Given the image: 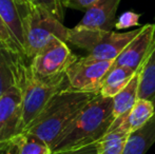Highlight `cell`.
Masks as SVG:
<instances>
[{
    "label": "cell",
    "mask_w": 155,
    "mask_h": 154,
    "mask_svg": "<svg viewBox=\"0 0 155 154\" xmlns=\"http://www.w3.org/2000/svg\"><path fill=\"white\" fill-rule=\"evenodd\" d=\"M113 123V99L98 93L62 132L52 152L96 144L110 131Z\"/></svg>",
    "instance_id": "6da1fadb"
},
{
    "label": "cell",
    "mask_w": 155,
    "mask_h": 154,
    "mask_svg": "<svg viewBox=\"0 0 155 154\" xmlns=\"http://www.w3.org/2000/svg\"><path fill=\"white\" fill-rule=\"evenodd\" d=\"M97 94L74 91L69 88L60 91L25 131L38 136L52 149L62 132Z\"/></svg>",
    "instance_id": "7a4b0ae2"
},
{
    "label": "cell",
    "mask_w": 155,
    "mask_h": 154,
    "mask_svg": "<svg viewBox=\"0 0 155 154\" xmlns=\"http://www.w3.org/2000/svg\"><path fill=\"white\" fill-rule=\"evenodd\" d=\"M25 56L31 59L54 39L68 42L69 30L54 15L30 0L23 3Z\"/></svg>",
    "instance_id": "3957f363"
},
{
    "label": "cell",
    "mask_w": 155,
    "mask_h": 154,
    "mask_svg": "<svg viewBox=\"0 0 155 154\" xmlns=\"http://www.w3.org/2000/svg\"><path fill=\"white\" fill-rule=\"evenodd\" d=\"M22 96V127L23 131L43 111L49 101L57 93L69 88L65 73L53 77H40L33 73L29 66H25L20 82Z\"/></svg>",
    "instance_id": "277c9868"
},
{
    "label": "cell",
    "mask_w": 155,
    "mask_h": 154,
    "mask_svg": "<svg viewBox=\"0 0 155 154\" xmlns=\"http://www.w3.org/2000/svg\"><path fill=\"white\" fill-rule=\"evenodd\" d=\"M143 25L126 33L74 27L69 30L68 43L82 49L98 60H113L139 33Z\"/></svg>",
    "instance_id": "5b68a950"
},
{
    "label": "cell",
    "mask_w": 155,
    "mask_h": 154,
    "mask_svg": "<svg viewBox=\"0 0 155 154\" xmlns=\"http://www.w3.org/2000/svg\"><path fill=\"white\" fill-rule=\"evenodd\" d=\"M112 64L113 60H98L89 55L78 57L65 71L69 89L80 92L99 93L102 80Z\"/></svg>",
    "instance_id": "8992f818"
},
{
    "label": "cell",
    "mask_w": 155,
    "mask_h": 154,
    "mask_svg": "<svg viewBox=\"0 0 155 154\" xmlns=\"http://www.w3.org/2000/svg\"><path fill=\"white\" fill-rule=\"evenodd\" d=\"M77 59V56L68 47V42L54 39L30 59V68L37 76L53 77L65 73L68 68Z\"/></svg>",
    "instance_id": "52a82bcc"
},
{
    "label": "cell",
    "mask_w": 155,
    "mask_h": 154,
    "mask_svg": "<svg viewBox=\"0 0 155 154\" xmlns=\"http://www.w3.org/2000/svg\"><path fill=\"white\" fill-rule=\"evenodd\" d=\"M23 132L22 96L20 86H15L0 98V144Z\"/></svg>",
    "instance_id": "ba28073f"
},
{
    "label": "cell",
    "mask_w": 155,
    "mask_h": 154,
    "mask_svg": "<svg viewBox=\"0 0 155 154\" xmlns=\"http://www.w3.org/2000/svg\"><path fill=\"white\" fill-rule=\"evenodd\" d=\"M155 43V23L143 25L140 33L136 36L113 61L111 69L124 67L138 70L149 57Z\"/></svg>",
    "instance_id": "9c48e42d"
},
{
    "label": "cell",
    "mask_w": 155,
    "mask_h": 154,
    "mask_svg": "<svg viewBox=\"0 0 155 154\" xmlns=\"http://www.w3.org/2000/svg\"><path fill=\"white\" fill-rule=\"evenodd\" d=\"M121 0H98L86 11L82 19L76 27L82 29L113 31L115 28V16Z\"/></svg>",
    "instance_id": "30bf717a"
},
{
    "label": "cell",
    "mask_w": 155,
    "mask_h": 154,
    "mask_svg": "<svg viewBox=\"0 0 155 154\" xmlns=\"http://www.w3.org/2000/svg\"><path fill=\"white\" fill-rule=\"evenodd\" d=\"M27 66L25 57L10 51L0 42V98L15 86H20Z\"/></svg>",
    "instance_id": "8fae6325"
},
{
    "label": "cell",
    "mask_w": 155,
    "mask_h": 154,
    "mask_svg": "<svg viewBox=\"0 0 155 154\" xmlns=\"http://www.w3.org/2000/svg\"><path fill=\"white\" fill-rule=\"evenodd\" d=\"M25 1L27 0H0V16L19 45L23 56L25 47L23 3Z\"/></svg>",
    "instance_id": "7c38bea8"
},
{
    "label": "cell",
    "mask_w": 155,
    "mask_h": 154,
    "mask_svg": "<svg viewBox=\"0 0 155 154\" xmlns=\"http://www.w3.org/2000/svg\"><path fill=\"white\" fill-rule=\"evenodd\" d=\"M143 64L137 70L136 74L133 76L131 81L112 98L114 120L128 114L131 111V109L134 107L136 101L139 99V87H140L141 72H143Z\"/></svg>",
    "instance_id": "4fadbf2b"
},
{
    "label": "cell",
    "mask_w": 155,
    "mask_h": 154,
    "mask_svg": "<svg viewBox=\"0 0 155 154\" xmlns=\"http://www.w3.org/2000/svg\"><path fill=\"white\" fill-rule=\"evenodd\" d=\"M6 154H52V149L31 132L23 131L5 143Z\"/></svg>",
    "instance_id": "5bb4252c"
},
{
    "label": "cell",
    "mask_w": 155,
    "mask_h": 154,
    "mask_svg": "<svg viewBox=\"0 0 155 154\" xmlns=\"http://www.w3.org/2000/svg\"><path fill=\"white\" fill-rule=\"evenodd\" d=\"M129 135L130 132L121 117L115 119L110 131L97 142L98 154H123Z\"/></svg>",
    "instance_id": "9a60e30c"
},
{
    "label": "cell",
    "mask_w": 155,
    "mask_h": 154,
    "mask_svg": "<svg viewBox=\"0 0 155 154\" xmlns=\"http://www.w3.org/2000/svg\"><path fill=\"white\" fill-rule=\"evenodd\" d=\"M154 143L155 114L145 126L130 133L123 154H146Z\"/></svg>",
    "instance_id": "2e32d148"
},
{
    "label": "cell",
    "mask_w": 155,
    "mask_h": 154,
    "mask_svg": "<svg viewBox=\"0 0 155 154\" xmlns=\"http://www.w3.org/2000/svg\"><path fill=\"white\" fill-rule=\"evenodd\" d=\"M136 72L137 70L124 67L110 69L101 82L99 94L104 97L113 98L131 81Z\"/></svg>",
    "instance_id": "e0dca14e"
},
{
    "label": "cell",
    "mask_w": 155,
    "mask_h": 154,
    "mask_svg": "<svg viewBox=\"0 0 155 154\" xmlns=\"http://www.w3.org/2000/svg\"><path fill=\"white\" fill-rule=\"evenodd\" d=\"M155 114L154 105L150 99L139 98L128 114L121 116L130 133L145 126Z\"/></svg>",
    "instance_id": "ac0fdd59"
},
{
    "label": "cell",
    "mask_w": 155,
    "mask_h": 154,
    "mask_svg": "<svg viewBox=\"0 0 155 154\" xmlns=\"http://www.w3.org/2000/svg\"><path fill=\"white\" fill-rule=\"evenodd\" d=\"M155 95V43L141 72L139 98L151 99Z\"/></svg>",
    "instance_id": "d6986e66"
},
{
    "label": "cell",
    "mask_w": 155,
    "mask_h": 154,
    "mask_svg": "<svg viewBox=\"0 0 155 154\" xmlns=\"http://www.w3.org/2000/svg\"><path fill=\"white\" fill-rule=\"evenodd\" d=\"M0 42H1L4 47L8 48L10 51L14 52V53H16V54H20L21 56H23L20 48L17 44L16 40L13 37L12 33L10 32L8 28L6 27L4 21L2 20L1 16H0ZM23 57H25V56H23Z\"/></svg>",
    "instance_id": "ffe728a7"
},
{
    "label": "cell",
    "mask_w": 155,
    "mask_h": 154,
    "mask_svg": "<svg viewBox=\"0 0 155 154\" xmlns=\"http://www.w3.org/2000/svg\"><path fill=\"white\" fill-rule=\"evenodd\" d=\"M31 2L35 4L41 5L42 8H45V10H48L52 15L56 17L58 20H60L62 22L63 21V4L62 0H30Z\"/></svg>",
    "instance_id": "44dd1931"
},
{
    "label": "cell",
    "mask_w": 155,
    "mask_h": 154,
    "mask_svg": "<svg viewBox=\"0 0 155 154\" xmlns=\"http://www.w3.org/2000/svg\"><path fill=\"white\" fill-rule=\"evenodd\" d=\"M139 18L140 14H137L134 12H124L120 15L117 21L115 22V29L124 30L129 29L131 27H141L139 25Z\"/></svg>",
    "instance_id": "7402d4cb"
},
{
    "label": "cell",
    "mask_w": 155,
    "mask_h": 154,
    "mask_svg": "<svg viewBox=\"0 0 155 154\" xmlns=\"http://www.w3.org/2000/svg\"><path fill=\"white\" fill-rule=\"evenodd\" d=\"M98 0H62V4L64 8L86 12Z\"/></svg>",
    "instance_id": "603a6c76"
},
{
    "label": "cell",
    "mask_w": 155,
    "mask_h": 154,
    "mask_svg": "<svg viewBox=\"0 0 155 154\" xmlns=\"http://www.w3.org/2000/svg\"><path fill=\"white\" fill-rule=\"evenodd\" d=\"M52 154H98L97 143L96 144L89 145L86 147L77 149H70V150L58 151V152H52Z\"/></svg>",
    "instance_id": "cb8c5ba5"
},
{
    "label": "cell",
    "mask_w": 155,
    "mask_h": 154,
    "mask_svg": "<svg viewBox=\"0 0 155 154\" xmlns=\"http://www.w3.org/2000/svg\"><path fill=\"white\" fill-rule=\"evenodd\" d=\"M0 154H6V146L4 144H0Z\"/></svg>",
    "instance_id": "d4e9b609"
},
{
    "label": "cell",
    "mask_w": 155,
    "mask_h": 154,
    "mask_svg": "<svg viewBox=\"0 0 155 154\" xmlns=\"http://www.w3.org/2000/svg\"><path fill=\"white\" fill-rule=\"evenodd\" d=\"M150 100H151V101H152V103H153V105H154V108H155V95H154V96H153V97H152V98H151V99H150Z\"/></svg>",
    "instance_id": "484cf974"
}]
</instances>
